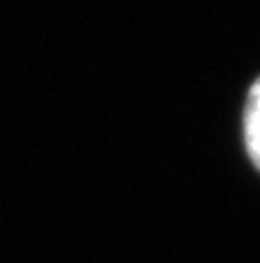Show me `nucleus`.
<instances>
[{
  "instance_id": "1",
  "label": "nucleus",
  "mask_w": 260,
  "mask_h": 263,
  "mask_svg": "<svg viewBox=\"0 0 260 263\" xmlns=\"http://www.w3.org/2000/svg\"><path fill=\"white\" fill-rule=\"evenodd\" d=\"M242 134L249 157H251L253 166L260 171V77L249 90L247 106H244L242 116Z\"/></svg>"
}]
</instances>
